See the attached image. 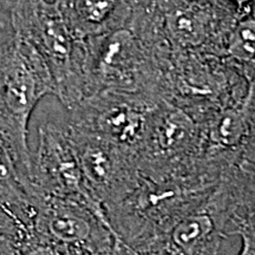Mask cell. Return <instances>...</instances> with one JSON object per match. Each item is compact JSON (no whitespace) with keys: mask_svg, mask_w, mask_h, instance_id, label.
<instances>
[{"mask_svg":"<svg viewBox=\"0 0 255 255\" xmlns=\"http://www.w3.org/2000/svg\"><path fill=\"white\" fill-rule=\"evenodd\" d=\"M0 207L13 215L28 233L34 215V193L21 176L8 143L0 133Z\"/></svg>","mask_w":255,"mask_h":255,"instance_id":"obj_14","label":"cell"},{"mask_svg":"<svg viewBox=\"0 0 255 255\" xmlns=\"http://www.w3.org/2000/svg\"><path fill=\"white\" fill-rule=\"evenodd\" d=\"M218 182L141 175L135 188L108 210L107 220L117 239L141 255L152 254L175 223L201 205Z\"/></svg>","mask_w":255,"mask_h":255,"instance_id":"obj_1","label":"cell"},{"mask_svg":"<svg viewBox=\"0 0 255 255\" xmlns=\"http://www.w3.org/2000/svg\"><path fill=\"white\" fill-rule=\"evenodd\" d=\"M34 193L27 235L64 245L87 255L110 250L117 240L109 223L82 203Z\"/></svg>","mask_w":255,"mask_h":255,"instance_id":"obj_10","label":"cell"},{"mask_svg":"<svg viewBox=\"0 0 255 255\" xmlns=\"http://www.w3.org/2000/svg\"><path fill=\"white\" fill-rule=\"evenodd\" d=\"M18 255H87L64 245L27 235Z\"/></svg>","mask_w":255,"mask_h":255,"instance_id":"obj_18","label":"cell"},{"mask_svg":"<svg viewBox=\"0 0 255 255\" xmlns=\"http://www.w3.org/2000/svg\"><path fill=\"white\" fill-rule=\"evenodd\" d=\"M92 255H141L137 253L136 251H133L132 248H130L128 245L124 244L123 241H121L120 239H117L116 242L110 250L101 252V253H96Z\"/></svg>","mask_w":255,"mask_h":255,"instance_id":"obj_20","label":"cell"},{"mask_svg":"<svg viewBox=\"0 0 255 255\" xmlns=\"http://www.w3.org/2000/svg\"><path fill=\"white\" fill-rule=\"evenodd\" d=\"M221 57L248 82L255 81V0L240 6L237 21L223 44Z\"/></svg>","mask_w":255,"mask_h":255,"instance_id":"obj_15","label":"cell"},{"mask_svg":"<svg viewBox=\"0 0 255 255\" xmlns=\"http://www.w3.org/2000/svg\"><path fill=\"white\" fill-rule=\"evenodd\" d=\"M27 234L26 228L0 207V255H18Z\"/></svg>","mask_w":255,"mask_h":255,"instance_id":"obj_16","label":"cell"},{"mask_svg":"<svg viewBox=\"0 0 255 255\" xmlns=\"http://www.w3.org/2000/svg\"><path fill=\"white\" fill-rule=\"evenodd\" d=\"M253 210L223 174L208 197L175 223L152 254L218 255L222 240L234 235L238 220Z\"/></svg>","mask_w":255,"mask_h":255,"instance_id":"obj_7","label":"cell"},{"mask_svg":"<svg viewBox=\"0 0 255 255\" xmlns=\"http://www.w3.org/2000/svg\"><path fill=\"white\" fill-rule=\"evenodd\" d=\"M12 25L45 60L55 95L69 110L75 108L85 97V39L76 37L56 5L45 0H17Z\"/></svg>","mask_w":255,"mask_h":255,"instance_id":"obj_4","label":"cell"},{"mask_svg":"<svg viewBox=\"0 0 255 255\" xmlns=\"http://www.w3.org/2000/svg\"><path fill=\"white\" fill-rule=\"evenodd\" d=\"M55 94V82L45 60L28 41L14 34L0 46V133L30 186L28 122L38 102Z\"/></svg>","mask_w":255,"mask_h":255,"instance_id":"obj_2","label":"cell"},{"mask_svg":"<svg viewBox=\"0 0 255 255\" xmlns=\"http://www.w3.org/2000/svg\"><path fill=\"white\" fill-rule=\"evenodd\" d=\"M161 97L197 123L223 107L247 98L251 83L222 57L170 50L159 63Z\"/></svg>","mask_w":255,"mask_h":255,"instance_id":"obj_3","label":"cell"},{"mask_svg":"<svg viewBox=\"0 0 255 255\" xmlns=\"http://www.w3.org/2000/svg\"><path fill=\"white\" fill-rule=\"evenodd\" d=\"M235 174L246 191L248 199L255 207V128L234 164Z\"/></svg>","mask_w":255,"mask_h":255,"instance_id":"obj_17","label":"cell"},{"mask_svg":"<svg viewBox=\"0 0 255 255\" xmlns=\"http://www.w3.org/2000/svg\"><path fill=\"white\" fill-rule=\"evenodd\" d=\"M146 255H155V254H146Z\"/></svg>","mask_w":255,"mask_h":255,"instance_id":"obj_22","label":"cell"},{"mask_svg":"<svg viewBox=\"0 0 255 255\" xmlns=\"http://www.w3.org/2000/svg\"><path fill=\"white\" fill-rule=\"evenodd\" d=\"M237 235L242 239V248L239 255H255V212L242 220Z\"/></svg>","mask_w":255,"mask_h":255,"instance_id":"obj_19","label":"cell"},{"mask_svg":"<svg viewBox=\"0 0 255 255\" xmlns=\"http://www.w3.org/2000/svg\"><path fill=\"white\" fill-rule=\"evenodd\" d=\"M137 164L144 177H197L218 182L222 174L202 154L201 128L186 111L162 100L152 114Z\"/></svg>","mask_w":255,"mask_h":255,"instance_id":"obj_6","label":"cell"},{"mask_svg":"<svg viewBox=\"0 0 255 255\" xmlns=\"http://www.w3.org/2000/svg\"><path fill=\"white\" fill-rule=\"evenodd\" d=\"M161 101L146 94L96 92L70 110L69 124L96 133L131 152L137 159L152 114Z\"/></svg>","mask_w":255,"mask_h":255,"instance_id":"obj_9","label":"cell"},{"mask_svg":"<svg viewBox=\"0 0 255 255\" xmlns=\"http://www.w3.org/2000/svg\"><path fill=\"white\" fill-rule=\"evenodd\" d=\"M31 186L38 193L82 203L108 222L89 189L66 126L45 123L39 128L38 148L32 154Z\"/></svg>","mask_w":255,"mask_h":255,"instance_id":"obj_12","label":"cell"},{"mask_svg":"<svg viewBox=\"0 0 255 255\" xmlns=\"http://www.w3.org/2000/svg\"><path fill=\"white\" fill-rule=\"evenodd\" d=\"M234 2H237V5L240 7V6H244L245 4H247V2L252 1V0H233Z\"/></svg>","mask_w":255,"mask_h":255,"instance_id":"obj_21","label":"cell"},{"mask_svg":"<svg viewBox=\"0 0 255 255\" xmlns=\"http://www.w3.org/2000/svg\"><path fill=\"white\" fill-rule=\"evenodd\" d=\"M53 4L79 39L126 27L138 7L137 0H55Z\"/></svg>","mask_w":255,"mask_h":255,"instance_id":"obj_13","label":"cell"},{"mask_svg":"<svg viewBox=\"0 0 255 255\" xmlns=\"http://www.w3.org/2000/svg\"><path fill=\"white\" fill-rule=\"evenodd\" d=\"M85 97L111 90L161 97L156 49L129 25L85 39Z\"/></svg>","mask_w":255,"mask_h":255,"instance_id":"obj_5","label":"cell"},{"mask_svg":"<svg viewBox=\"0 0 255 255\" xmlns=\"http://www.w3.org/2000/svg\"><path fill=\"white\" fill-rule=\"evenodd\" d=\"M66 130L89 189L107 216L141 178L135 155L72 124L68 123Z\"/></svg>","mask_w":255,"mask_h":255,"instance_id":"obj_11","label":"cell"},{"mask_svg":"<svg viewBox=\"0 0 255 255\" xmlns=\"http://www.w3.org/2000/svg\"><path fill=\"white\" fill-rule=\"evenodd\" d=\"M148 9L171 50L219 57L240 13L233 0H159Z\"/></svg>","mask_w":255,"mask_h":255,"instance_id":"obj_8","label":"cell"}]
</instances>
